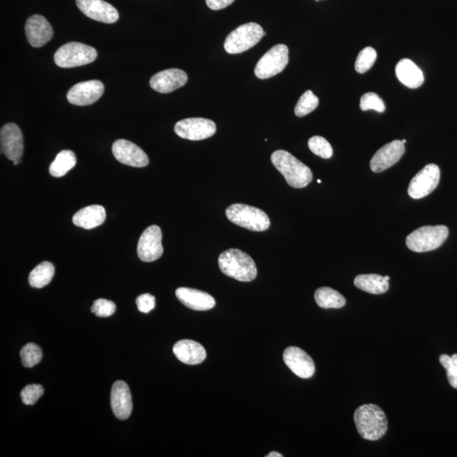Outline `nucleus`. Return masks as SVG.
<instances>
[{"instance_id":"nucleus-1","label":"nucleus","mask_w":457,"mask_h":457,"mask_svg":"<svg viewBox=\"0 0 457 457\" xmlns=\"http://www.w3.org/2000/svg\"><path fill=\"white\" fill-rule=\"evenodd\" d=\"M354 421L357 432L367 440H379L387 431L386 413L374 404L359 406L354 413Z\"/></svg>"},{"instance_id":"nucleus-2","label":"nucleus","mask_w":457,"mask_h":457,"mask_svg":"<svg viewBox=\"0 0 457 457\" xmlns=\"http://www.w3.org/2000/svg\"><path fill=\"white\" fill-rule=\"evenodd\" d=\"M271 162L291 187L298 189L306 187L313 180L310 169L289 152L277 150L273 153Z\"/></svg>"},{"instance_id":"nucleus-3","label":"nucleus","mask_w":457,"mask_h":457,"mask_svg":"<svg viewBox=\"0 0 457 457\" xmlns=\"http://www.w3.org/2000/svg\"><path fill=\"white\" fill-rule=\"evenodd\" d=\"M218 266L225 275L241 282H250L257 277L255 260L239 249L223 252L218 257Z\"/></svg>"},{"instance_id":"nucleus-4","label":"nucleus","mask_w":457,"mask_h":457,"mask_svg":"<svg viewBox=\"0 0 457 457\" xmlns=\"http://www.w3.org/2000/svg\"><path fill=\"white\" fill-rule=\"evenodd\" d=\"M225 213L233 224L252 232H265L270 226L266 213L255 207L235 203L228 207Z\"/></svg>"},{"instance_id":"nucleus-5","label":"nucleus","mask_w":457,"mask_h":457,"mask_svg":"<svg viewBox=\"0 0 457 457\" xmlns=\"http://www.w3.org/2000/svg\"><path fill=\"white\" fill-rule=\"evenodd\" d=\"M449 230L445 225L424 226L407 236L406 244L411 251L425 252L436 250L447 239Z\"/></svg>"},{"instance_id":"nucleus-6","label":"nucleus","mask_w":457,"mask_h":457,"mask_svg":"<svg viewBox=\"0 0 457 457\" xmlns=\"http://www.w3.org/2000/svg\"><path fill=\"white\" fill-rule=\"evenodd\" d=\"M266 35L262 26L255 22L245 23L229 34L224 47L230 55L243 53L255 46Z\"/></svg>"},{"instance_id":"nucleus-7","label":"nucleus","mask_w":457,"mask_h":457,"mask_svg":"<svg viewBox=\"0 0 457 457\" xmlns=\"http://www.w3.org/2000/svg\"><path fill=\"white\" fill-rule=\"evenodd\" d=\"M97 56V51L91 46L72 42L61 46L53 59L59 67L74 68L94 62Z\"/></svg>"},{"instance_id":"nucleus-8","label":"nucleus","mask_w":457,"mask_h":457,"mask_svg":"<svg viewBox=\"0 0 457 457\" xmlns=\"http://www.w3.org/2000/svg\"><path fill=\"white\" fill-rule=\"evenodd\" d=\"M289 62V49L285 44L274 46L261 58L255 67V75L259 79L271 78L285 70Z\"/></svg>"},{"instance_id":"nucleus-9","label":"nucleus","mask_w":457,"mask_h":457,"mask_svg":"<svg viewBox=\"0 0 457 457\" xmlns=\"http://www.w3.org/2000/svg\"><path fill=\"white\" fill-rule=\"evenodd\" d=\"M175 132L183 139L201 141L214 135L216 132V125L209 119H184L176 123Z\"/></svg>"},{"instance_id":"nucleus-10","label":"nucleus","mask_w":457,"mask_h":457,"mask_svg":"<svg viewBox=\"0 0 457 457\" xmlns=\"http://www.w3.org/2000/svg\"><path fill=\"white\" fill-rule=\"evenodd\" d=\"M440 170L435 164L426 165L411 180L408 194L413 199H420L429 195L439 185Z\"/></svg>"},{"instance_id":"nucleus-11","label":"nucleus","mask_w":457,"mask_h":457,"mask_svg":"<svg viewBox=\"0 0 457 457\" xmlns=\"http://www.w3.org/2000/svg\"><path fill=\"white\" fill-rule=\"evenodd\" d=\"M162 232L157 225L146 229L137 245V255L144 262L150 263L163 255Z\"/></svg>"},{"instance_id":"nucleus-12","label":"nucleus","mask_w":457,"mask_h":457,"mask_svg":"<svg viewBox=\"0 0 457 457\" xmlns=\"http://www.w3.org/2000/svg\"><path fill=\"white\" fill-rule=\"evenodd\" d=\"M105 93V86L98 80H87L73 86L67 94V101L73 105L87 106L97 102Z\"/></svg>"},{"instance_id":"nucleus-13","label":"nucleus","mask_w":457,"mask_h":457,"mask_svg":"<svg viewBox=\"0 0 457 457\" xmlns=\"http://www.w3.org/2000/svg\"><path fill=\"white\" fill-rule=\"evenodd\" d=\"M1 151L10 161L21 160L24 152V140L22 132L18 126L14 123H8L3 126L0 132Z\"/></svg>"},{"instance_id":"nucleus-14","label":"nucleus","mask_w":457,"mask_h":457,"mask_svg":"<svg viewBox=\"0 0 457 457\" xmlns=\"http://www.w3.org/2000/svg\"><path fill=\"white\" fill-rule=\"evenodd\" d=\"M112 152L119 162L128 166L143 168L149 164L148 157L143 149L128 140L115 141Z\"/></svg>"},{"instance_id":"nucleus-15","label":"nucleus","mask_w":457,"mask_h":457,"mask_svg":"<svg viewBox=\"0 0 457 457\" xmlns=\"http://www.w3.org/2000/svg\"><path fill=\"white\" fill-rule=\"evenodd\" d=\"M76 6L92 20L112 24L119 20L118 10L103 0H76Z\"/></svg>"},{"instance_id":"nucleus-16","label":"nucleus","mask_w":457,"mask_h":457,"mask_svg":"<svg viewBox=\"0 0 457 457\" xmlns=\"http://www.w3.org/2000/svg\"><path fill=\"white\" fill-rule=\"evenodd\" d=\"M284 362L294 374L301 379L313 377L315 372V364L312 357L301 348L290 347L286 349L283 354Z\"/></svg>"},{"instance_id":"nucleus-17","label":"nucleus","mask_w":457,"mask_h":457,"mask_svg":"<svg viewBox=\"0 0 457 457\" xmlns=\"http://www.w3.org/2000/svg\"><path fill=\"white\" fill-rule=\"evenodd\" d=\"M405 146L400 140H395L388 144L377 152L370 161V168L374 173L387 170L397 164L404 155Z\"/></svg>"},{"instance_id":"nucleus-18","label":"nucleus","mask_w":457,"mask_h":457,"mask_svg":"<svg viewBox=\"0 0 457 457\" xmlns=\"http://www.w3.org/2000/svg\"><path fill=\"white\" fill-rule=\"evenodd\" d=\"M26 35L28 43L34 48L43 47L51 40L53 28L49 22L40 15H34L26 21Z\"/></svg>"},{"instance_id":"nucleus-19","label":"nucleus","mask_w":457,"mask_h":457,"mask_svg":"<svg viewBox=\"0 0 457 457\" xmlns=\"http://www.w3.org/2000/svg\"><path fill=\"white\" fill-rule=\"evenodd\" d=\"M185 71L179 69H169L157 73L150 80V87L160 94H170L179 89L187 83Z\"/></svg>"},{"instance_id":"nucleus-20","label":"nucleus","mask_w":457,"mask_h":457,"mask_svg":"<svg viewBox=\"0 0 457 457\" xmlns=\"http://www.w3.org/2000/svg\"><path fill=\"white\" fill-rule=\"evenodd\" d=\"M111 408L118 420H126L132 412V397L130 388L124 381L119 380L111 390Z\"/></svg>"},{"instance_id":"nucleus-21","label":"nucleus","mask_w":457,"mask_h":457,"mask_svg":"<svg viewBox=\"0 0 457 457\" xmlns=\"http://www.w3.org/2000/svg\"><path fill=\"white\" fill-rule=\"evenodd\" d=\"M175 295L183 305L195 311L210 310L216 304L212 295L205 291L191 289V288H178L175 291Z\"/></svg>"},{"instance_id":"nucleus-22","label":"nucleus","mask_w":457,"mask_h":457,"mask_svg":"<svg viewBox=\"0 0 457 457\" xmlns=\"http://www.w3.org/2000/svg\"><path fill=\"white\" fill-rule=\"evenodd\" d=\"M173 352L180 362L188 365L200 364L207 356L205 348L191 340L178 341L173 347Z\"/></svg>"},{"instance_id":"nucleus-23","label":"nucleus","mask_w":457,"mask_h":457,"mask_svg":"<svg viewBox=\"0 0 457 457\" xmlns=\"http://www.w3.org/2000/svg\"><path fill=\"white\" fill-rule=\"evenodd\" d=\"M106 220V211L101 205H91L76 213L72 221L78 227L91 230L98 227L105 223Z\"/></svg>"},{"instance_id":"nucleus-24","label":"nucleus","mask_w":457,"mask_h":457,"mask_svg":"<svg viewBox=\"0 0 457 457\" xmlns=\"http://www.w3.org/2000/svg\"><path fill=\"white\" fill-rule=\"evenodd\" d=\"M395 74L400 82L407 87L418 88L424 82V76L412 60L403 59L395 67Z\"/></svg>"},{"instance_id":"nucleus-25","label":"nucleus","mask_w":457,"mask_h":457,"mask_svg":"<svg viewBox=\"0 0 457 457\" xmlns=\"http://www.w3.org/2000/svg\"><path fill=\"white\" fill-rule=\"evenodd\" d=\"M355 286L366 293L379 295L389 290V282L379 275H360L354 279Z\"/></svg>"},{"instance_id":"nucleus-26","label":"nucleus","mask_w":457,"mask_h":457,"mask_svg":"<svg viewBox=\"0 0 457 457\" xmlns=\"http://www.w3.org/2000/svg\"><path fill=\"white\" fill-rule=\"evenodd\" d=\"M315 301L322 309H340L345 305V299L337 291L329 287H321L315 291Z\"/></svg>"},{"instance_id":"nucleus-27","label":"nucleus","mask_w":457,"mask_h":457,"mask_svg":"<svg viewBox=\"0 0 457 457\" xmlns=\"http://www.w3.org/2000/svg\"><path fill=\"white\" fill-rule=\"evenodd\" d=\"M76 164V157L74 152L63 150L58 153L55 159L49 167V173L53 178H62L67 174Z\"/></svg>"},{"instance_id":"nucleus-28","label":"nucleus","mask_w":457,"mask_h":457,"mask_svg":"<svg viewBox=\"0 0 457 457\" xmlns=\"http://www.w3.org/2000/svg\"><path fill=\"white\" fill-rule=\"evenodd\" d=\"M55 267L51 263L43 262L37 265L34 270L30 273L29 284L33 288H43L48 286L55 275Z\"/></svg>"},{"instance_id":"nucleus-29","label":"nucleus","mask_w":457,"mask_h":457,"mask_svg":"<svg viewBox=\"0 0 457 457\" xmlns=\"http://www.w3.org/2000/svg\"><path fill=\"white\" fill-rule=\"evenodd\" d=\"M318 103H320V101L317 96L314 95L312 91H307L301 96L295 105V114L298 117H306L317 109Z\"/></svg>"},{"instance_id":"nucleus-30","label":"nucleus","mask_w":457,"mask_h":457,"mask_svg":"<svg viewBox=\"0 0 457 457\" xmlns=\"http://www.w3.org/2000/svg\"><path fill=\"white\" fill-rule=\"evenodd\" d=\"M21 357L23 366L33 368L41 362L43 359V352L37 345L29 343L22 347Z\"/></svg>"},{"instance_id":"nucleus-31","label":"nucleus","mask_w":457,"mask_h":457,"mask_svg":"<svg viewBox=\"0 0 457 457\" xmlns=\"http://www.w3.org/2000/svg\"><path fill=\"white\" fill-rule=\"evenodd\" d=\"M377 60V52L372 47H367L359 53L355 63L356 71L361 74L367 72L372 67Z\"/></svg>"},{"instance_id":"nucleus-32","label":"nucleus","mask_w":457,"mask_h":457,"mask_svg":"<svg viewBox=\"0 0 457 457\" xmlns=\"http://www.w3.org/2000/svg\"><path fill=\"white\" fill-rule=\"evenodd\" d=\"M309 147L311 151L314 155L322 157V159H328L333 155V148L331 145L329 143L325 138L315 136L310 138L309 141Z\"/></svg>"},{"instance_id":"nucleus-33","label":"nucleus","mask_w":457,"mask_h":457,"mask_svg":"<svg viewBox=\"0 0 457 457\" xmlns=\"http://www.w3.org/2000/svg\"><path fill=\"white\" fill-rule=\"evenodd\" d=\"M360 107L363 111L372 110L379 113H383L386 110L385 103L378 94L372 93V92L362 96L360 101Z\"/></svg>"},{"instance_id":"nucleus-34","label":"nucleus","mask_w":457,"mask_h":457,"mask_svg":"<svg viewBox=\"0 0 457 457\" xmlns=\"http://www.w3.org/2000/svg\"><path fill=\"white\" fill-rule=\"evenodd\" d=\"M440 362L447 370L449 383L457 390V354L451 356L441 355Z\"/></svg>"},{"instance_id":"nucleus-35","label":"nucleus","mask_w":457,"mask_h":457,"mask_svg":"<svg viewBox=\"0 0 457 457\" xmlns=\"http://www.w3.org/2000/svg\"><path fill=\"white\" fill-rule=\"evenodd\" d=\"M115 310H117V305L114 304V302L102 298L96 300L91 309L92 313L101 318L112 316Z\"/></svg>"},{"instance_id":"nucleus-36","label":"nucleus","mask_w":457,"mask_h":457,"mask_svg":"<svg viewBox=\"0 0 457 457\" xmlns=\"http://www.w3.org/2000/svg\"><path fill=\"white\" fill-rule=\"evenodd\" d=\"M44 393V388L40 385H29L26 386L21 393L22 402L28 406L34 405Z\"/></svg>"},{"instance_id":"nucleus-37","label":"nucleus","mask_w":457,"mask_h":457,"mask_svg":"<svg viewBox=\"0 0 457 457\" xmlns=\"http://www.w3.org/2000/svg\"><path fill=\"white\" fill-rule=\"evenodd\" d=\"M138 310L141 313H148L155 307V298L151 294H143L137 298Z\"/></svg>"},{"instance_id":"nucleus-38","label":"nucleus","mask_w":457,"mask_h":457,"mask_svg":"<svg viewBox=\"0 0 457 457\" xmlns=\"http://www.w3.org/2000/svg\"><path fill=\"white\" fill-rule=\"evenodd\" d=\"M235 0H206L207 7L213 10H220L230 6Z\"/></svg>"},{"instance_id":"nucleus-39","label":"nucleus","mask_w":457,"mask_h":457,"mask_svg":"<svg viewBox=\"0 0 457 457\" xmlns=\"http://www.w3.org/2000/svg\"><path fill=\"white\" fill-rule=\"evenodd\" d=\"M267 457H283L282 454L278 452H270V454L266 456Z\"/></svg>"},{"instance_id":"nucleus-40","label":"nucleus","mask_w":457,"mask_h":457,"mask_svg":"<svg viewBox=\"0 0 457 457\" xmlns=\"http://www.w3.org/2000/svg\"><path fill=\"white\" fill-rule=\"evenodd\" d=\"M21 162V160H18V161H14L13 164L14 165H18Z\"/></svg>"},{"instance_id":"nucleus-41","label":"nucleus","mask_w":457,"mask_h":457,"mask_svg":"<svg viewBox=\"0 0 457 457\" xmlns=\"http://www.w3.org/2000/svg\"><path fill=\"white\" fill-rule=\"evenodd\" d=\"M385 278H386V279L387 280V282H389V280H390V277H389V276H386Z\"/></svg>"},{"instance_id":"nucleus-42","label":"nucleus","mask_w":457,"mask_h":457,"mask_svg":"<svg viewBox=\"0 0 457 457\" xmlns=\"http://www.w3.org/2000/svg\"><path fill=\"white\" fill-rule=\"evenodd\" d=\"M402 144H405L406 143V140H405V139H404V140H402Z\"/></svg>"},{"instance_id":"nucleus-43","label":"nucleus","mask_w":457,"mask_h":457,"mask_svg":"<svg viewBox=\"0 0 457 457\" xmlns=\"http://www.w3.org/2000/svg\"><path fill=\"white\" fill-rule=\"evenodd\" d=\"M318 183H320H320H321V180H318Z\"/></svg>"},{"instance_id":"nucleus-44","label":"nucleus","mask_w":457,"mask_h":457,"mask_svg":"<svg viewBox=\"0 0 457 457\" xmlns=\"http://www.w3.org/2000/svg\"><path fill=\"white\" fill-rule=\"evenodd\" d=\"M316 1H318V0H316Z\"/></svg>"}]
</instances>
